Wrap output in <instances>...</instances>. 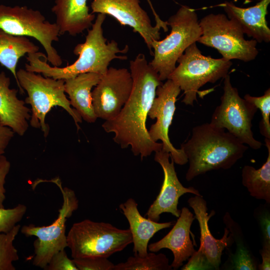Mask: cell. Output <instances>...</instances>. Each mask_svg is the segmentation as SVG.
Returning <instances> with one entry per match:
<instances>
[{"label":"cell","instance_id":"cell-1","mask_svg":"<svg viewBox=\"0 0 270 270\" xmlns=\"http://www.w3.org/2000/svg\"><path fill=\"white\" fill-rule=\"evenodd\" d=\"M130 64L133 81L130 97L117 116L105 120L102 127L114 134L113 140L121 148L130 146L134 155L142 160L162 150V144L150 136L146 122L156 89L162 83L144 54H138Z\"/></svg>","mask_w":270,"mask_h":270},{"label":"cell","instance_id":"cell-2","mask_svg":"<svg viewBox=\"0 0 270 270\" xmlns=\"http://www.w3.org/2000/svg\"><path fill=\"white\" fill-rule=\"evenodd\" d=\"M106 18V14H98L88 30L84 42L78 44L74 47V54L78 57L71 64L64 67L52 66L48 64L46 56L38 52L27 54L28 63L25 64V69L56 80H66L88 72L104 74L112 60H126V56L118 54H124L128 50V46L120 49L114 40L106 42L102 28Z\"/></svg>","mask_w":270,"mask_h":270},{"label":"cell","instance_id":"cell-3","mask_svg":"<svg viewBox=\"0 0 270 270\" xmlns=\"http://www.w3.org/2000/svg\"><path fill=\"white\" fill-rule=\"evenodd\" d=\"M181 148L189 163L186 178L190 181L212 170L231 168L248 148L224 129L205 123L192 128Z\"/></svg>","mask_w":270,"mask_h":270},{"label":"cell","instance_id":"cell-4","mask_svg":"<svg viewBox=\"0 0 270 270\" xmlns=\"http://www.w3.org/2000/svg\"><path fill=\"white\" fill-rule=\"evenodd\" d=\"M19 85L26 90L28 96L26 104L31 106L30 125L40 128L44 137L49 133L50 127L46 122L48 113L54 106L63 108L73 118L78 128L82 118L70 105L64 92V80H56L20 68L16 72Z\"/></svg>","mask_w":270,"mask_h":270},{"label":"cell","instance_id":"cell-5","mask_svg":"<svg viewBox=\"0 0 270 270\" xmlns=\"http://www.w3.org/2000/svg\"><path fill=\"white\" fill-rule=\"evenodd\" d=\"M167 22L170 32L164 39L152 43L154 58L149 62L162 81L168 79L179 58L202 34L196 10L187 6H182Z\"/></svg>","mask_w":270,"mask_h":270},{"label":"cell","instance_id":"cell-6","mask_svg":"<svg viewBox=\"0 0 270 270\" xmlns=\"http://www.w3.org/2000/svg\"><path fill=\"white\" fill-rule=\"evenodd\" d=\"M66 236L73 258H108L132 242L129 229L88 219L74 224Z\"/></svg>","mask_w":270,"mask_h":270},{"label":"cell","instance_id":"cell-7","mask_svg":"<svg viewBox=\"0 0 270 270\" xmlns=\"http://www.w3.org/2000/svg\"><path fill=\"white\" fill-rule=\"evenodd\" d=\"M168 79L176 84L184 92L182 100L186 105L193 106L197 100L198 90L208 82L214 83L228 74L232 65L224 58H214L202 54L196 42L190 46L179 58Z\"/></svg>","mask_w":270,"mask_h":270},{"label":"cell","instance_id":"cell-8","mask_svg":"<svg viewBox=\"0 0 270 270\" xmlns=\"http://www.w3.org/2000/svg\"><path fill=\"white\" fill-rule=\"evenodd\" d=\"M0 29L12 35L35 38L44 48L47 61L52 66H61L62 58L52 46L59 40V28L38 10L26 6L0 4Z\"/></svg>","mask_w":270,"mask_h":270},{"label":"cell","instance_id":"cell-9","mask_svg":"<svg viewBox=\"0 0 270 270\" xmlns=\"http://www.w3.org/2000/svg\"><path fill=\"white\" fill-rule=\"evenodd\" d=\"M202 34L197 42L216 48L222 58L244 62L254 60L258 54L257 42L246 40L239 26L222 14H210L199 22Z\"/></svg>","mask_w":270,"mask_h":270},{"label":"cell","instance_id":"cell-10","mask_svg":"<svg viewBox=\"0 0 270 270\" xmlns=\"http://www.w3.org/2000/svg\"><path fill=\"white\" fill-rule=\"evenodd\" d=\"M48 182L58 187L63 198L58 218L48 226H36L31 224L20 228L22 233L26 236L37 238L34 242L32 264L43 269L55 254L68 248L66 223L78 207V200L74 192L68 188H63L59 178Z\"/></svg>","mask_w":270,"mask_h":270},{"label":"cell","instance_id":"cell-11","mask_svg":"<svg viewBox=\"0 0 270 270\" xmlns=\"http://www.w3.org/2000/svg\"><path fill=\"white\" fill-rule=\"evenodd\" d=\"M223 90L220 104L214 110L210 124L226 130L252 148H260L262 144L255 139L252 130V122L258 108L239 96L237 88L232 86L228 74L224 78Z\"/></svg>","mask_w":270,"mask_h":270},{"label":"cell","instance_id":"cell-12","mask_svg":"<svg viewBox=\"0 0 270 270\" xmlns=\"http://www.w3.org/2000/svg\"><path fill=\"white\" fill-rule=\"evenodd\" d=\"M180 91V87L170 79L158 87L156 96L148 114L151 119L156 118V120L148 132L152 140L162 141V150L170 154L174 163L184 165L188 162L186 155L182 148H176L172 145L168 136L169 128L176 108V102Z\"/></svg>","mask_w":270,"mask_h":270},{"label":"cell","instance_id":"cell-13","mask_svg":"<svg viewBox=\"0 0 270 270\" xmlns=\"http://www.w3.org/2000/svg\"><path fill=\"white\" fill-rule=\"evenodd\" d=\"M132 84L128 69L108 68L92 92L97 118L108 120L116 117L130 97Z\"/></svg>","mask_w":270,"mask_h":270},{"label":"cell","instance_id":"cell-14","mask_svg":"<svg viewBox=\"0 0 270 270\" xmlns=\"http://www.w3.org/2000/svg\"><path fill=\"white\" fill-rule=\"evenodd\" d=\"M92 14H102L116 19L122 26L133 28L143 38L152 55V43L160 38L162 28L152 26L148 13L140 5V0H92Z\"/></svg>","mask_w":270,"mask_h":270},{"label":"cell","instance_id":"cell-15","mask_svg":"<svg viewBox=\"0 0 270 270\" xmlns=\"http://www.w3.org/2000/svg\"><path fill=\"white\" fill-rule=\"evenodd\" d=\"M170 154L162 150L155 152L154 160L158 163L163 170L164 178L159 194L150 206L146 214L147 218L158 222L162 213H170L176 218L180 214L178 208L180 198L186 193L202 196L194 187L186 188L180 182L174 166V162Z\"/></svg>","mask_w":270,"mask_h":270},{"label":"cell","instance_id":"cell-16","mask_svg":"<svg viewBox=\"0 0 270 270\" xmlns=\"http://www.w3.org/2000/svg\"><path fill=\"white\" fill-rule=\"evenodd\" d=\"M174 225L161 240L150 244V252H156L162 248L170 250L174 254L170 264L174 270H178L183 262L188 260L196 251L190 238V227L194 220V214L186 207L180 210V214Z\"/></svg>","mask_w":270,"mask_h":270},{"label":"cell","instance_id":"cell-17","mask_svg":"<svg viewBox=\"0 0 270 270\" xmlns=\"http://www.w3.org/2000/svg\"><path fill=\"white\" fill-rule=\"evenodd\" d=\"M270 0H260L254 6L241 8L232 2H226L219 5L223 8L228 18L235 22L244 34L257 42H269L270 29L266 20Z\"/></svg>","mask_w":270,"mask_h":270},{"label":"cell","instance_id":"cell-18","mask_svg":"<svg viewBox=\"0 0 270 270\" xmlns=\"http://www.w3.org/2000/svg\"><path fill=\"white\" fill-rule=\"evenodd\" d=\"M188 202L193 209L195 214L194 217L199 224L200 231V248L214 270H219L223 250L232 243V236L228 235L230 231L226 228L222 238L216 239L213 236L209 229L208 221L215 212L212 210L208 214L206 202L202 196L195 195L190 198Z\"/></svg>","mask_w":270,"mask_h":270},{"label":"cell","instance_id":"cell-19","mask_svg":"<svg viewBox=\"0 0 270 270\" xmlns=\"http://www.w3.org/2000/svg\"><path fill=\"white\" fill-rule=\"evenodd\" d=\"M10 79L0 72V120L3 125L23 136L28 128L31 110L17 96L18 90L10 88Z\"/></svg>","mask_w":270,"mask_h":270},{"label":"cell","instance_id":"cell-20","mask_svg":"<svg viewBox=\"0 0 270 270\" xmlns=\"http://www.w3.org/2000/svg\"><path fill=\"white\" fill-rule=\"evenodd\" d=\"M87 0H54L52 12L60 34L76 36L91 28L95 15L90 12Z\"/></svg>","mask_w":270,"mask_h":270},{"label":"cell","instance_id":"cell-21","mask_svg":"<svg viewBox=\"0 0 270 270\" xmlns=\"http://www.w3.org/2000/svg\"><path fill=\"white\" fill-rule=\"evenodd\" d=\"M119 208L128 220L134 244V255L147 254L150 238L161 230L170 228L173 222H158L142 216L138 208V204L132 198L121 204Z\"/></svg>","mask_w":270,"mask_h":270},{"label":"cell","instance_id":"cell-22","mask_svg":"<svg viewBox=\"0 0 270 270\" xmlns=\"http://www.w3.org/2000/svg\"><path fill=\"white\" fill-rule=\"evenodd\" d=\"M101 76L99 74L88 72L64 80V92L71 106L88 123H94L98 118L92 105V90Z\"/></svg>","mask_w":270,"mask_h":270},{"label":"cell","instance_id":"cell-23","mask_svg":"<svg viewBox=\"0 0 270 270\" xmlns=\"http://www.w3.org/2000/svg\"><path fill=\"white\" fill-rule=\"evenodd\" d=\"M38 50L39 47L26 36L12 35L0 29V64L12 73L21 94L24 90L19 85L16 70L18 60L25 54Z\"/></svg>","mask_w":270,"mask_h":270},{"label":"cell","instance_id":"cell-24","mask_svg":"<svg viewBox=\"0 0 270 270\" xmlns=\"http://www.w3.org/2000/svg\"><path fill=\"white\" fill-rule=\"evenodd\" d=\"M268 151L266 162L258 169L246 165L242 170V184L250 195L270 204V139L265 138Z\"/></svg>","mask_w":270,"mask_h":270},{"label":"cell","instance_id":"cell-25","mask_svg":"<svg viewBox=\"0 0 270 270\" xmlns=\"http://www.w3.org/2000/svg\"><path fill=\"white\" fill-rule=\"evenodd\" d=\"M169 260L162 253L148 252L144 256L134 255L124 262L114 265V270H172Z\"/></svg>","mask_w":270,"mask_h":270},{"label":"cell","instance_id":"cell-26","mask_svg":"<svg viewBox=\"0 0 270 270\" xmlns=\"http://www.w3.org/2000/svg\"><path fill=\"white\" fill-rule=\"evenodd\" d=\"M20 230L17 224L10 230L0 234V270H15L14 262L19 260L14 242Z\"/></svg>","mask_w":270,"mask_h":270},{"label":"cell","instance_id":"cell-27","mask_svg":"<svg viewBox=\"0 0 270 270\" xmlns=\"http://www.w3.org/2000/svg\"><path fill=\"white\" fill-rule=\"evenodd\" d=\"M231 232L236 242V248L234 254L230 256L231 268L236 270H258L254 260L250 252L244 244V241L238 237V234Z\"/></svg>","mask_w":270,"mask_h":270},{"label":"cell","instance_id":"cell-28","mask_svg":"<svg viewBox=\"0 0 270 270\" xmlns=\"http://www.w3.org/2000/svg\"><path fill=\"white\" fill-rule=\"evenodd\" d=\"M244 98L260 110L262 116L260 132L265 138L270 139V88L266 90L262 96H253L246 94Z\"/></svg>","mask_w":270,"mask_h":270},{"label":"cell","instance_id":"cell-29","mask_svg":"<svg viewBox=\"0 0 270 270\" xmlns=\"http://www.w3.org/2000/svg\"><path fill=\"white\" fill-rule=\"evenodd\" d=\"M26 210V206L20 204L10 208H0V234L9 232L16 225Z\"/></svg>","mask_w":270,"mask_h":270},{"label":"cell","instance_id":"cell-30","mask_svg":"<svg viewBox=\"0 0 270 270\" xmlns=\"http://www.w3.org/2000/svg\"><path fill=\"white\" fill-rule=\"evenodd\" d=\"M78 270H114V264L106 258H73Z\"/></svg>","mask_w":270,"mask_h":270},{"label":"cell","instance_id":"cell-31","mask_svg":"<svg viewBox=\"0 0 270 270\" xmlns=\"http://www.w3.org/2000/svg\"><path fill=\"white\" fill-rule=\"evenodd\" d=\"M45 270H78L72 260H70L65 250L55 254L44 268Z\"/></svg>","mask_w":270,"mask_h":270},{"label":"cell","instance_id":"cell-32","mask_svg":"<svg viewBox=\"0 0 270 270\" xmlns=\"http://www.w3.org/2000/svg\"><path fill=\"white\" fill-rule=\"evenodd\" d=\"M188 260V263L183 266L181 270H214L212 266L209 262L204 253L200 248Z\"/></svg>","mask_w":270,"mask_h":270},{"label":"cell","instance_id":"cell-33","mask_svg":"<svg viewBox=\"0 0 270 270\" xmlns=\"http://www.w3.org/2000/svg\"><path fill=\"white\" fill-rule=\"evenodd\" d=\"M10 168V163L4 154H0V208H4L6 199L4 184L6 177Z\"/></svg>","mask_w":270,"mask_h":270},{"label":"cell","instance_id":"cell-34","mask_svg":"<svg viewBox=\"0 0 270 270\" xmlns=\"http://www.w3.org/2000/svg\"><path fill=\"white\" fill-rule=\"evenodd\" d=\"M14 132L10 128L2 124L0 120V154H4Z\"/></svg>","mask_w":270,"mask_h":270},{"label":"cell","instance_id":"cell-35","mask_svg":"<svg viewBox=\"0 0 270 270\" xmlns=\"http://www.w3.org/2000/svg\"><path fill=\"white\" fill-rule=\"evenodd\" d=\"M260 224L263 240L270 242V215L268 211H264L259 216Z\"/></svg>","mask_w":270,"mask_h":270},{"label":"cell","instance_id":"cell-36","mask_svg":"<svg viewBox=\"0 0 270 270\" xmlns=\"http://www.w3.org/2000/svg\"><path fill=\"white\" fill-rule=\"evenodd\" d=\"M262 262L258 266L260 270H270V242L264 241L262 248L260 250Z\"/></svg>","mask_w":270,"mask_h":270},{"label":"cell","instance_id":"cell-37","mask_svg":"<svg viewBox=\"0 0 270 270\" xmlns=\"http://www.w3.org/2000/svg\"><path fill=\"white\" fill-rule=\"evenodd\" d=\"M147 0L148 2V4L150 5V8L152 10V14H154V20H155L156 22L159 21L160 20V18L159 16L157 14V13L156 12L155 10L154 9L150 0Z\"/></svg>","mask_w":270,"mask_h":270}]
</instances>
